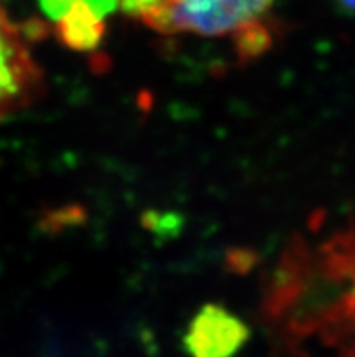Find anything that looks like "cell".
Segmentation results:
<instances>
[{"instance_id": "4", "label": "cell", "mask_w": 355, "mask_h": 357, "mask_svg": "<svg viewBox=\"0 0 355 357\" xmlns=\"http://www.w3.org/2000/svg\"><path fill=\"white\" fill-rule=\"evenodd\" d=\"M71 2H75V0H38V4H40L44 15L53 24L62 17V13L68 9V6ZM82 2H86L87 6L95 9L100 17L107 20L109 15H113L114 11L121 9V2L123 0H82Z\"/></svg>"}, {"instance_id": "1", "label": "cell", "mask_w": 355, "mask_h": 357, "mask_svg": "<svg viewBox=\"0 0 355 357\" xmlns=\"http://www.w3.org/2000/svg\"><path fill=\"white\" fill-rule=\"evenodd\" d=\"M274 0H123L121 11L162 35L230 38L241 59L272 44L269 11Z\"/></svg>"}, {"instance_id": "3", "label": "cell", "mask_w": 355, "mask_h": 357, "mask_svg": "<svg viewBox=\"0 0 355 357\" xmlns=\"http://www.w3.org/2000/svg\"><path fill=\"white\" fill-rule=\"evenodd\" d=\"M248 337V326L236 314L209 303L190 319L183 341L190 357H234Z\"/></svg>"}, {"instance_id": "5", "label": "cell", "mask_w": 355, "mask_h": 357, "mask_svg": "<svg viewBox=\"0 0 355 357\" xmlns=\"http://www.w3.org/2000/svg\"><path fill=\"white\" fill-rule=\"evenodd\" d=\"M339 2L347 6L348 9H352V11H355V0H339Z\"/></svg>"}, {"instance_id": "2", "label": "cell", "mask_w": 355, "mask_h": 357, "mask_svg": "<svg viewBox=\"0 0 355 357\" xmlns=\"http://www.w3.org/2000/svg\"><path fill=\"white\" fill-rule=\"evenodd\" d=\"M44 73L31 50L26 27L0 0V122L31 107L44 95Z\"/></svg>"}]
</instances>
